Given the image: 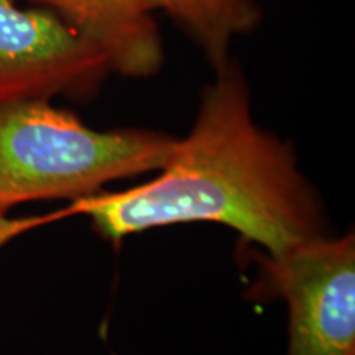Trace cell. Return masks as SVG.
Returning <instances> with one entry per match:
<instances>
[{
  "label": "cell",
  "mask_w": 355,
  "mask_h": 355,
  "mask_svg": "<svg viewBox=\"0 0 355 355\" xmlns=\"http://www.w3.org/2000/svg\"><path fill=\"white\" fill-rule=\"evenodd\" d=\"M260 260V293L288 306L286 355H355V237L309 239Z\"/></svg>",
  "instance_id": "cell-3"
},
{
  "label": "cell",
  "mask_w": 355,
  "mask_h": 355,
  "mask_svg": "<svg viewBox=\"0 0 355 355\" xmlns=\"http://www.w3.org/2000/svg\"><path fill=\"white\" fill-rule=\"evenodd\" d=\"M66 214V209L56 212L50 216H35V217H8L3 212H0V248L7 245L12 239L28 232V230L42 227L48 222L60 219L61 216Z\"/></svg>",
  "instance_id": "cell-7"
},
{
  "label": "cell",
  "mask_w": 355,
  "mask_h": 355,
  "mask_svg": "<svg viewBox=\"0 0 355 355\" xmlns=\"http://www.w3.org/2000/svg\"><path fill=\"white\" fill-rule=\"evenodd\" d=\"M155 10H165L201 48L212 68L230 60V46L241 35L260 24L259 0H152Z\"/></svg>",
  "instance_id": "cell-6"
},
{
  "label": "cell",
  "mask_w": 355,
  "mask_h": 355,
  "mask_svg": "<svg viewBox=\"0 0 355 355\" xmlns=\"http://www.w3.org/2000/svg\"><path fill=\"white\" fill-rule=\"evenodd\" d=\"M109 74L107 56L55 13L0 0V102H83Z\"/></svg>",
  "instance_id": "cell-4"
},
{
  "label": "cell",
  "mask_w": 355,
  "mask_h": 355,
  "mask_svg": "<svg viewBox=\"0 0 355 355\" xmlns=\"http://www.w3.org/2000/svg\"><path fill=\"white\" fill-rule=\"evenodd\" d=\"M125 191H101L71 202L105 241L145 230L214 222L278 255L327 234L322 201L300 171L293 146L252 117L243 71L229 60L204 87L193 128L176 139L166 165Z\"/></svg>",
  "instance_id": "cell-1"
},
{
  "label": "cell",
  "mask_w": 355,
  "mask_h": 355,
  "mask_svg": "<svg viewBox=\"0 0 355 355\" xmlns=\"http://www.w3.org/2000/svg\"><path fill=\"white\" fill-rule=\"evenodd\" d=\"M55 13L107 56L112 73L141 79L165 61L152 0H32Z\"/></svg>",
  "instance_id": "cell-5"
},
{
  "label": "cell",
  "mask_w": 355,
  "mask_h": 355,
  "mask_svg": "<svg viewBox=\"0 0 355 355\" xmlns=\"http://www.w3.org/2000/svg\"><path fill=\"white\" fill-rule=\"evenodd\" d=\"M175 145V137L145 128L96 130L51 101L0 102V212L74 202L112 181L158 171Z\"/></svg>",
  "instance_id": "cell-2"
}]
</instances>
